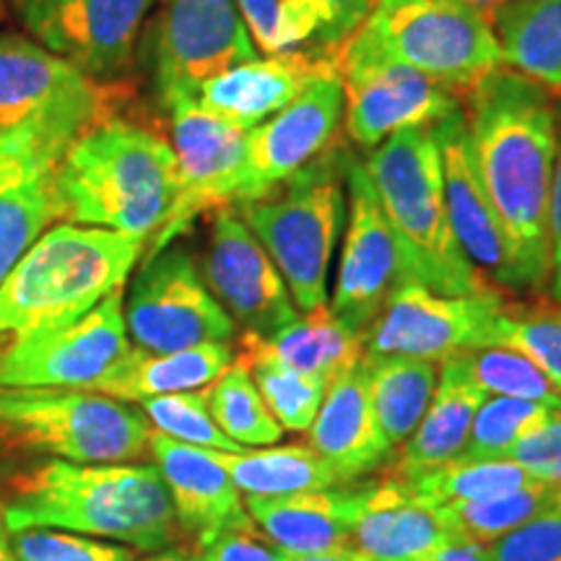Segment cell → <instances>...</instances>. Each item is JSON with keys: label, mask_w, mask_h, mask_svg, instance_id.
I'll use <instances>...</instances> for the list:
<instances>
[{"label": "cell", "mask_w": 561, "mask_h": 561, "mask_svg": "<svg viewBox=\"0 0 561 561\" xmlns=\"http://www.w3.org/2000/svg\"><path fill=\"white\" fill-rule=\"evenodd\" d=\"M476 170L515 252L523 291L549 289V198L559 153V104L507 66L466 94Z\"/></svg>", "instance_id": "cell-1"}, {"label": "cell", "mask_w": 561, "mask_h": 561, "mask_svg": "<svg viewBox=\"0 0 561 561\" xmlns=\"http://www.w3.org/2000/svg\"><path fill=\"white\" fill-rule=\"evenodd\" d=\"M3 507L5 530L50 528L157 553L182 536L153 462L47 460L19 473Z\"/></svg>", "instance_id": "cell-2"}, {"label": "cell", "mask_w": 561, "mask_h": 561, "mask_svg": "<svg viewBox=\"0 0 561 561\" xmlns=\"http://www.w3.org/2000/svg\"><path fill=\"white\" fill-rule=\"evenodd\" d=\"M178 164L164 138L144 125L104 117L76 136L55 167L60 221L149 240L170 219Z\"/></svg>", "instance_id": "cell-3"}, {"label": "cell", "mask_w": 561, "mask_h": 561, "mask_svg": "<svg viewBox=\"0 0 561 561\" xmlns=\"http://www.w3.org/2000/svg\"><path fill=\"white\" fill-rule=\"evenodd\" d=\"M149 240L123 231L53 224L0 284V335L62 328L121 291Z\"/></svg>", "instance_id": "cell-4"}, {"label": "cell", "mask_w": 561, "mask_h": 561, "mask_svg": "<svg viewBox=\"0 0 561 561\" xmlns=\"http://www.w3.org/2000/svg\"><path fill=\"white\" fill-rule=\"evenodd\" d=\"M362 164L401 248L409 278L453 297L491 291L455 240L432 128H409L385 138Z\"/></svg>", "instance_id": "cell-5"}, {"label": "cell", "mask_w": 561, "mask_h": 561, "mask_svg": "<svg viewBox=\"0 0 561 561\" xmlns=\"http://www.w3.org/2000/svg\"><path fill=\"white\" fill-rule=\"evenodd\" d=\"M100 81H83L0 130V284L26 250L60 221L55 167L76 136L110 117Z\"/></svg>", "instance_id": "cell-6"}, {"label": "cell", "mask_w": 561, "mask_h": 561, "mask_svg": "<svg viewBox=\"0 0 561 561\" xmlns=\"http://www.w3.org/2000/svg\"><path fill=\"white\" fill-rule=\"evenodd\" d=\"M348 153L333 149L268 195L234 206L289 286L301 312L328 305V276L346 219Z\"/></svg>", "instance_id": "cell-7"}, {"label": "cell", "mask_w": 561, "mask_h": 561, "mask_svg": "<svg viewBox=\"0 0 561 561\" xmlns=\"http://www.w3.org/2000/svg\"><path fill=\"white\" fill-rule=\"evenodd\" d=\"M140 405L91 390L0 388V453L68 462H136L149 453Z\"/></svg>", "instance_id": "cell-8"}, {"label": "cell", "mask_w": 561, "mask_h": 561, "mask_svg": "<svg viewBox=\"0 0 561 561\" xmlns=\"http://www.w3.org/2000/svg\"><path fill=\"white\" fill-rule=\"evenodd\" d=\"M331 58L343 89V123L364 149L401 130L432 128L462 110L458 94L390 55L367 24L335 47Z\"/></svg>", "instance_id": "cell-9"}, {"label": "cell", "mask_w": 561, "mask_h": 561, "mask_svg": "<svg viewBox=\"0 0 561 561\" xmlns=\"http://www.w3.org/2000/svg\"><path fill=\"white\" fill-rule=\"evenodd\" d=\"M364 24L390 55L460 100L504 66L494 26L458 0H375Z\"/></svg>", "instance_id": "cell-10"}, {"label": "cell", "mask_w": 561, "mask_h": 561, "mask_svg": "<svg viewBox=\"0 0 561 561\" xmlns=\"http://www.w3.org/2000/svg\"><path fill=\"white\" fill-rule=\"evenodd\" d=\"M125 325L136 348L170 354L231 343L237 322L208 289L195 257L180 244L146 252L125 299Z\"/></svg>", "instance_id": "cell-11"}, {"label": "cell", "mask_w": 561, "mask_h": 561, "mask_svg": "<svg viewBox=\"0 0 561 561\" xmlns=\"http://www.w3.org/2000/svg\"><path fill=\"white\" fill-rule=\"evenodd\" d=\"M149 70L164 110L224 70L261 58L234 0H164L149 34Z\"/></svg>", "instance_id": "cell-12"}, {"label": "cell", "mask_w": 561, "mask_h": 561, "mask_svg": "<svg viewBox=\"0 0 561 561\" xmlns=\"http://www.w3.org/2000/svg\"><path fill=\"white\" fill-rule=\"evenodd\" d=\"M502 301L500 289L453 297L416 278H403L364 331V356H411L442 364L483 348Z\"/></svg>", "instance_id": "cell-13"}, {"label": "cell", "mask_w": 561, "mask_h": 561, "mask_svg": "<svg viewBox=\"0 0 561 561\" xmlns=\"http://www.w3.org/2000/svg\"><path fill=\"white\" fill-rule=\"evenodd\" d=\"M172 151L178 164V198L151 240V250L172 244L203 210L250 201L248 130L221 121L193 100L172 104Z\"/></svg>", "instance_id": "cell-14"}, {"label": "cell", "mask_w": 561, "mask_h": 561, "mask_svg": "<svg viewBox=\"0 0 561 561\" xmlns=\"http://www.w3.org/2000/svg\"><path fill=\"white\" fill-rule=\"evenodd\" d=\"M128 348L121 289L76 322L13 339L0 351V388L87 390Z\"/></svg>", "instance_id": "cell-15"}, {"label": "cell", "mask_w": 561, "mask_h": 561, "mask_svg": "<svg viewBox=\"0 0 561 561\" xmlns=\"http://www.w3.org/2000/svg\"><path fill=\"white\" fill-rule=\"evenodd\" d=\"M21 24L45 50L91 81H110L130 68L157 0H13Z\"/></svg>", "instance_id": "cell-16"}, {"label": "cell", "mask_w": 561, "mask_h": 561, "mask_svg": "<svg viewBox=\"0 0 561 561\" xmlns=\"http://www.w3.org/2000/svg\"><path fill=\"white\" fill-rule=\"evenodd\" d=\"M403 278H409V273L401 248L385 219L369 174L362 161L348 159L346 227L331 310L348 328L364 333Z\"/></svg>", "instance_id": "cell-17"}, {"label": "cell", "mask_w": 561, "mask_h": 561, "mask_svg": "<svg viewBox=\"0 0 561 561\" xmlns=\"http://www.w3.org/2000/svg\"><path fill=\"white\" fill-rule=\"evenodd\" d=\"M201 273L244 333L265 339L299 314L276 263L234 206L216 208Z\"/></svg>", "instance_id": "cell-18"}, {"label": "cell", "mask_w": 561, "mask_h": 561, "mask_svg": "<svg viewBox=\"0 0 561 561\" xmlns=\"http://www.w3.org/2000/svg\"><path fill=\"white\" fill-rule=\"evenodd\" d=\"M343 123V89L331 66L322 68L294 100L248 130L250 201L263 198L335 146Z\"/></svg>", "instance_id": "cell-19"}, {"label": "cell", "mask_w": 561, "mask_h": 561, "mask_svg": "<svg viewBox=\"0 0 561 561\" xmlns=\"http://www.w3.org/2000/svg\"><path fill=\"white\" fill-rule=\"evenodd\" d=\"M432 130L439 146L447 216H450L455 240L473 268L491 284L504 291L525 294L515 252L476 170L466 115L458 110L455 115L432 125Z\"/></svg>", "instance_id": "cell-20"}, {"label": "cell", "mask_w": 561, "mask_h": 561, "mask_svg": "<svg viewBox=\"0 0 561 561\" xmlns=\"http://www.w3.org/2000/svg\"><path fill=\"white\" fill-rule=\"evenodd\" d=\"M149 455L170 491L180 533L191 538L195 549L203 551L224 533L255 528L244 494L224 471L214 450L151 432Z\"/></svg>", "instance_id": "cell-21"}, {"label": "cell", "mask_w": 561, "mask_h": 561, "mask_svg": "<svg viewBox=\"0 0 561 561\" xmlns=\"http://www.w3.org/2000/svg\"><path fill=\"white\" fill-rule=\"evenodd\" d=\"M369 481L289 496H244L250 520L284 553H314L351 543L367 507Z\"/></svg>", "instance_id": "cell-22"}, {"label": "cell", "mask_w": 561, "mask_h": 561, "mask_svg": "<svg viewBox=\"0 0 561 561\" xmlns=\"http://www.w3.org/2000/svg\"><path fill=\"white\" fill-rule=\"evenodd\" d=\"M328 66L331 55L307 50L255 58L208 79L193 102L221 121L252 130L284 110Z\"/></svg>", "instance_id": "cell-23"}, {"label": "cell", "mask_w": 561, "mask_h": 561, "mask_svg": "<svg viewBox=\"0 0 561 561\" xmlns=\"http://www.w3.org/2000/svg\"><path fill=\"white\" fill-rule=\"evenodd\" d=\"M310 447L343 483L367 479L392 458L369 401L364 362L328 385L310 426Z\"/></svg>", "instance_id": "cell-24"}, {"label": "cell", "mask_w": 561, "mask_h": 561, "mask_svg": "<svg viewBox=\"0 0 561 561\" xmlns=\"http://www.w3.org/2000/svg\"><path fill=\"white\" fill-rule=\"evenodd\" d=\"M486 392L479 388L468 371L462 356L439 364L437 388L424 416L409 439L398 447L396 458H390V479H416L447 462L458 460L471 432L473 416L479 405L486 401Z\"/></svg>", "instance_id": "cell-25"}, {"label": "cell", "mask_w": 561, "mask_h": 561, "mask_svg": "<svg viewBox=\"0 0 561 561\" xmlns=\"http://www.w3.org/2000/svg\"><path fill=\"white\" fill-rule=\"evenodd\" d=\"M240 356L248 362H273L331 385L364 359V333L354 331L331 307L297 314L271 335L244 333Z\"/></svg>", "instance_id": "cell-26"}, {"label": "cell", "mask_w": 561, "mask_h": 561, "mask_svg": "<svg viewBox=\"0 0 561 561\" xmlns=\"http://www.w3.org/2000/svg\"><path fill=\"white\" fill-rule=\"evenodd\" d=\"M437 512L413 500L398 479L369 481L367 507L351 533V543L371 561H430L447 541Z\"/></svg>", "instance_id": "cell-27"}, {"label": "cell", "mask_w": 561, "mask_h": 561, "mask_svg": "<svg viewBox=\"0 0 561 561\" xmlns=\"http://www.w3.org/2000/svg\"><path fill=\"white\" fill-rule=\"evenodd\" d=\"M231 362H234L231 343H203L170 354L130 346L128 354L112 364L87 390L125 403H144L157 396L208 388Z\"/></svg>", "instance_id": "cell-28"}, {"label": "cell", "mask_w": 561, "mask_h": 561, "mask_svg": "<svg viewBox=\"0 0 561 561\" xmlns=\"http://www.w3.org/2000/svg\"><path fill=\"white\" fill-rule=\"evenodd\" d=\"M89 81L39 42L21 34H0V130L37 112L53 96Z\"/></svg>", "instance_id": "cell-29"}, {"label": "cell", "mask_w": 561, "mask_h": 561, "mask_svg": "<svg viewBox=\"0 0 561 561\" xmlns=\"http://www.w3.org/2000/svg\"><path fill=\"white\" fill-rule=\"evenodd\" d=\"M369 401L392 453L411 437L437 388L439 367L411 356H364Z\"/></svg>", "instance_id": "cell-30"}, {"label": "cell", "mask_w": 561, "mask_h": 561, "mask_svg": "<svg viewBox=\"0 0 561 561\" xmlns=\"http://www.w3.org/2000/svg\"><path fill=\"white\" fill-rule=\"evenodd\" d=\"M494 32L504 66L561 94V0H515Z\"/></svg>", "instance_id": "cell-31"}, {"label": "cell", "mask_w": 561, "mask_h": 561, "mask_svg": "<svg viewBox=\"0 0 561 561\" xmlns=\"http://www.w3.org/2000/svg\"><path fill=\"white\" fill-rule=\"evenodd\" d=\"M216 460L244 496H289L343 483L310 445H271L242 453H216Z\"/></svg>", "instance_id": "cell-32"}, {"label": "cell", "mask_w": 561, "mask_h": 561, "mask_svg": "<svg viewBox=\"0 0 561 561\" xmlns=\"http://www.w3.org/2000/svg\"><path fill=\"white\" fill-rule=\"evenodd\" d=\"M553 507H561V489L536 481L510 494L491 496V500L442 504V507H434V512L450 536L491 546Z\"/></svg>", "instance_id": "cell-33"}, {"label": "cell", "mask_w": 561, "mask_h": 561, "mask_svg": "<svg viewBox=\"0 0 561 561\" xmlns=\"http://www.w3.org/2000/svg\"><path fill=\"white\" fill-rule=\"evenodd\" d=\"M206 392L210 416L219 424V430L244 450L278 445V439L284 437V430L273 419L252 380L250 364L240 354H234V362L208 385Z\"/></svg>", "instance_id": "cell-34"}, {"label": "cell", "mask_w": 561, "mask_h": 561, "mask_svg": "<svg viewBox=\"0 0 561 561\" xmlns=\"http://www.w3.org/2000/svg\"><path fill=\"white\" fill-rule=\"evenodd\" d=\"M413 500L424 507H442L453 502H481L491 496L510 494L525 489L538 479L512 460H486V462H462L453 460L447 466L430 471L416 479H398Z\"/></svg>", "instance_id": "cell-35"}, {"label": "cell", "mask_w": 561, "mask_h": 561, "mask_svg": "<svg viewBox=\"0 0 561 561\" xmlns=\"http://www.w3.org/2000/svg\"><path fill=\"white\" fill-rule=\"evenodd\" d=\"M489 346L528 356L561 392V305L559 301H502Z\"/></svg>", "instance_id": "cell-36"}, {"label": "cell", "mask_w": 561, "mask_h": 561, "mask_svg": "<svg viewBox=\"0 0 561 561\" xmlns=\"http://www.w3.org/2000/svg\"><path fill=\"white\" fill-rule=\"evenodd\" d=\"M375 0H280L284 53L333 55L367 21Z\"/></svg>", "instance_id": "cell-37"}, {"label": "cell", "mask_w": 561, "mask_h": 561, "mask_svg": "<svg viewBox=\"0 0 561 561\" xmlns=\"http://www.w3.org/2000/svg\"><path fill=\"white\" fill-rule=\"evenodd\" d=\"M551 409L541 403L517 401V398L489 396L476 411L466 447L458 455L462 462L507 460L523 437L551 416Z\"/></svg>", "instance_id": "cell-38"}, {"label": "cell", "mask_w": 561, "mask_h": 561, "mask_svg": "<svg viewBox=\"0 0 561 561\" xmlns=\"http://www.w3.org/2000/svg\"><path fill=\"white\" fill-rule=\"evenodd\" d=\"M468 371L486 396L517 398L561 411V392L528 356L504 346H483L460 354Z\"/></svg>", "instance_id": "cell-39"}, {"label": "cell", "mask_w": 561, "mask_h": 561, "mask_svg": "<svg viewBox=\"0 0 561 561\" xmlns=\"http://www.w3.org/2000/svg\"><path fill=\"white\" fill-rule=\"evenodd\" d=\"M138 405L140 411H144V416L149 419L151 432L178 439L182 445L203 447V450L214 453L244 450L237 442H231L227 434L219 430L214 416H210L206 388L172 392V396H157Z\"/></svg>", "instance_id": "cell-40"}, {"label": "cell", "mask_w": 561, "mask_h": 561, "mask_svg": "<svg viewBox=\"0 0 561 561\" xmlns=\"http://www.w3.org/2000/svg\"><path fill=\"white\" fill-rule=\"evenodd\" d=\"M248 364L252 369V380H255L265 405H268L273 419L280 424V430L294 434L310 432L312 421L322 405V398H325L328 382L314 380L310 375H301V371L280 367V364L273 362Z\"/></svg>", "instance_id": "cell-41"}, {"label": "cell", "mask_w": 561, "mask_h": 561, "mask_svg": "<svg viewBox=\"0 0 561 561\" xmlns=\"http://www.w3.org/2000/svg\"><path fill=\"white\" fill-rule=\"evenodd\" d=\"M11 543L19 561H136L130 546L50 528L13 533Z\"/></svg>", "instance_id": "cell-42"}, {"label": "cell", "mask_w": 561, "mask_h": 561, "mask_svg": "<svg viewBox=\"0 0 561 561\" xmlns=\"http://www.w3.org/2000/svg\"><path fill=\"white\" fill-rule=\"evenodd\" d=\"M494 561H561V507L533 517L489 546Z\"/></svg>", "instance_id": "cell-43"}, {"label": "cell", "mask_w": 561, "mask_h": 561, "mask_svg": "<svg viewBox=\"0 0 561 561\" xmlns=\"http://www.w3.org/2000/svg\"><path fill=\"white\" fill-rule=\"evenodd\" d=\"M507 460L523 466L533 479L561 489V411H553L538 430L517 442Z\"/></svg>", "instance_id": "cell-44"}, {"label": "cell", "mask_w": 561, "mask_h": 561, "mask_svg": "<svg viewBox=\"0 0 561 561\" xmlns=\"http://www.w3.org/2000/svg\"><path fill=\"white\" fill-rule=\"evenodd\" d=\"M201 561H286V553L255 536V528L231 530L198 551Z\"/></svg>", "instance_id": "cell-45"}, {"label": "cell", "mask_w": 561, "mask_h": 561, "mask_svg": "<svg viewBox=\"0 0 561 561\" xmlns=\"http://www.w3.org/2000/svg\"><path fill=\"white\" fill-rule=\"evenodd\" d=\"M252 42L265 55H284L280 45V0H234Z\"/></svg>", "instance_id": "cell-46"}, {"label": "cell", "mask_w": 561, "mask_h": 561, "mask_svg": "<svg viewBox=\"0 0 561 561\" xmlns=\"http://www.w3.org/2000/svg\"><path fill=\"white\" fill-rule=\"evenodd\" d=\"M549 250H551V276L549 291L553 301L561 305V104H559V153L553 170L551 198H549Z\"/></svg>", "instance_id": "cell-47"}, {"label": "cell", "mask_w": 561, "mask_h": 561, "mask_svg": "<svg viewBox=\"0 0 561 561\" xmlns=\"http://www.w3.org/2000/svg\"><path fill=\"white\" fill-rule=\"evenodd\" d=\"M430 561H494L489 546L462 541L458 536H447V541L432 553Z\"/></svg>", "instance_id": "cell-48"}, {"label": "cell", "mask_w": 561, "mask_h": 561, "mask_svg": "<svg viewBox=\"0 0 561 561\" xmlns=\"http://www.w3.org/2000/svg\"><path fill=\"white\" fill-rule=\"evenodd\" d=\"M286 561H371L356 549L354 543L335 546L328 551H314V553H286Z\"/></svg>", "instance_id": "cell-49"}, {"label": "cell", "mask_w": 561, "mask_h": 561, "mask_svg": "<svg viewBox=\"0 0 561 561\" xmlns=\"http://www.w3.org/2000/svg\"><path fill=\"white\" fill-rule=\"evenodd\" d=\"M458 3L466 5V9H471L473 13H479L489 26H494L502 13L507 11L515 0H458Z\"/></svg>", "instance_id": "cell-50"}, {"label": "cell", "mask_w": 561, "mask_h": 561, "mask_svg": "<svg viewBox=\"0 0 561 561\" xmlns=\"http://www.w3.org/2000/svg\"><path fill=\"white\" fill-rule=\"evenodd\" d=\"M0 561H19L16 551H13V543H11V533L5 530L3 507H0Z\"/></svg>", "instance_id": "cell-51"}, {"label": "cell", "mask_w": 561, "mask_h": 561, "mask_svg": "<svg viewBox=\"0 0 561 561\" xmlns=\"http://www.w3.org/2000/svg\"><path fill=\"white\" fill-rule=\"evenodd\" d=\"M187 557H191V553H185L182 549H178V546H172V549L149 553V557L140 559V561H187ZM136 561H138V559H136Z\"/></svg>", "instance_id": "cell-52"}, {"label": "cell", "mask_w": 561, "mask_h": 561, "mask_svg": "<svg viewBox=\"0 0 561 561\" xmlns=\"http://www.w3.org/2000/svg\"><path fill=\"white\" fill-rule=\"evenodd\" d=\"M5 19V0H0V21Z\"/></svg>", "instance_id": "cell-53"}, {"label": "cell", "mask_w": 561, "mask_h": 561, "mask_svg": "<svg viewBox=\"0 0 561 561\" xmlns=\"http://www.w3.org/2000/svg\"><path fill=\"white\" fill-rule=\"evenodd\" d=\"M187 561H201L198 553H193V557H187Z\"/></svg>", "instance_id": "cell-54"}]
</instances>
